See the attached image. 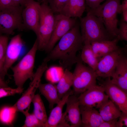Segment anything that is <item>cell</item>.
<instances>
[{
	"label": "cell",
	"instance_id": "6da1fadb",
	"mask_svg": "<svg viewBox=\"0 0 127 127\" xmlns=\"http://www.w3.org/2000/svg\"><path fill=\"white\" fill-rule=\"evenodd\" d=\"M59 40L44 59L48 62L58 60L63 67L69 69L77 62V53L83 45L79 25L76 23Z\"/></svg>",
	"mask_w": 127,
	"mask_h": 127
},
{
	"label": "cell",
	"instance_id": "7a4b0ae2",
	"mask_svg": "<svg viewBox=\"0 0 127 127\" xmlns=\"http://www.w3.org/2000/svg\"><path fill=\"white\" fill-rule=\"evenodd\" d=\"M121 0H106L94 9L88 8V12L100 19L107 30L113 38L118 35L117 14L122 13Z\"/></svg>",
	"mask_w": 127,
	"mask_h": 127
},
{
	"label": "cell",
	"instance_id": "3957f363",
	"mask_svg": "<svg viewBox=\"0 0 127 127\" xmlns=\"http://www.w3.org/2000/svg\"><path fill=\"white\" fill-rule=\"evenodd\" d=\"M80 18L81 33L83 43L114 38L109 33L101 20L95 15L88 12L86 16Z\"/></svg>",
	"mask_w": 127,
	"mask_h": 127
},
{
	"label": "cell",
	"instance_id": "277c9868",
	"mask_svg": "<svg viewBox=\"0 0 127 127\" xmlns=\"http://www.w3.org/2000/svg\"><path fill=\"white\" fill-rule=\"evenodd\" d=\"M38 42L36 40L33 46L28 52L11 69L17 87L23 88L24 85L28 79L31 80L34 75L33 69L36 55L38 50Z\"/></svg>",
	"mask_w": 127,
	"mask_h": 127
},
{
	"label": "cell",
	"instance_id": "5b68a950",
	"mask_svg": "<svg viewBox=\"0 0 127 127\" xmlns=\"http://www.w3.org/2000/svg\"><path fill=\"white\" fill-rule=\"evenodd\" d=\"M54 13L48 4L42 2L41 4L39 24L36 35L40 50H45L50 40L55 24Z\"/></svg>",
	"mask_w": 127,
	"mask_h": 127
},
{
	"label": "cell",
	"instance_id": "8992f818",
	"mask_svg": "<svg viewBox=\"0 0 127 127\" xmlns=\"http://www.w3.org/2000/svg\"><path fill=\"white\" fill-rule=\"evenodd\" d=\"M73 74L72 86L76 94H81L96 84L97 77L95 71L85 65L79 59Z\"/></svg>",
	"mask_w": 127,
	"mask_h": 127
},
{
	"label": "cell",
	"instance_id": "52a82bcc",
	"mask_svg": "<svg viewBox=\"0 0 127 127\" xmlns=\"http://www.w3.org/2000/svg\"><path fill=\"white\" fill-rule=\"evenodd\" d=\"M22 7L14 5L0 11V33L12 35L16 29L23 28L22 17Z\"/></svg>",
	"mask_w": 127,
	"mask_h": 127
},
{
	"label": "cell",
	"instance_id": "ba28073f",
	"mask_svg": "<svg viewBox=\"0 0 127 127\" xmlns=\"http://www.w3.org/2000/svg\"><path fill=\"white\" fill-rule=\"evenodd\" d=\"M48 61L44 59L37 69L32 81L27 89L23 93L21 97L13 105L17 112H22L30 107L32 99L38 88L42 75L48 68Z\"/></svg>",
	"mask_w": 127,
	"mask_h": 127
},
{
	"label": "cell",
	"instance_id": "9c48e42d",
	"mask_svg": "<svg viewBox=\"0 0 127 127\" xmlns=\"http://www.w3.org/2000/svg\"><path fill=\"white\" fill-rule=\"evenodd\" d=\"M78 98L80 106L95 109H98L109 98L103 87L97 84L81 94Z\"/></svg>",
	"mask_w": 127,
	"mask_h": 127
},
{
	"label": "cell",
	"instance_id": "30bf717a",
	"mask_svg": "<svg viewBox=\"0 0 127 127\" xmlns=\"http://www.w3.org/2000/svg\"><path fill=\"white\" fill-rule=\"evenodd\" d=\"M66 104V109L63 113L62 119L59 127L81 126V116L78 97L71 95L68 97Z\"/></svg>",
	"mask_w": 127,
	"mask_h": 127
},
{
	"label": "cell",
	"instance_id": "8fae6325",
	"mask_svg": "<svg viewBox=\"0 0 127 127\" xmlns=\"http://www.w3.org/2000/svg\"><path fill=\"white\" fill-rule=\"evenodd\" d=\"M54 28L50 40L45 51L49 53L57 42L76 24L74 18L68 17L60 14L55 15Z\"/></svg>",
	"mask_w": 127,
	"mask_h": 127
},
{
	"label": "cell",
	"instance_id": "7c38bea8",
	"mask_svg": "<svg viewBox=\"0 0 127 127\" xmlns=\"http://www.w3.org/2000/svg\"><path fill=\"white\" fill-rule=\"evenodd\" d=\"M40 5L38 2L30 0L22 8V17L24 30L33 31L37 33L40 20Z\"/></svg>",
	"mask_w": 127,
	"mask_h": 127
},
{
	"label": "cell",
	"instance_id": "4fadbf2b",
	"mask_svg": "<svg viewBox=\"0 0 127 127\" xmlns=\"http://www.w3.org/2000/svg\"><path fill=\"white\" fill-rule=\"evenodd\" d=\"M122 50L120 48L99 59L95 71L97 77L106 78L112 77L118 62L122 55Z\"/></svg>",
	"mask_w": 127,
	"mask_h": 127
},
{
	"label": "cell",
	"instance_id": "5bb4252c",
	"mask_svg": "<svg viewBox=\"0 0 127 127\" xmlns=\"http://www.w3.org/2000/svg\"><path fill=\"white\" fill-rule=\"evenodd\" d=\"M24 45L21 36L18 34L13 37L8 43L3 67L0 77L4 80L8 70L17 60Z\"/></svg>",
	"mask_w": 127,
	"mask_h": 127
},
{
	"label": "cell",
	"instance_id": "9a60e30c",
	"mask_svg": "<svg viewBox=\"0 0 127 127\" xmlns=\"http://www.w3.org/2000/svg\"><path fill=\"white\" fill-rule=\"evenodd\" d=\"M106 79L100 85L106 94L122 112L127 113V93L112 83L110 77Z\"/></svg>",
	"mask_w": 127,
	"mask_h": 127
},
{
	"label": "cell",
	"instance_id": "2e32d148",
	"mask_svg": "<svg viewBox=\"0 0 127 127\" xmlns=\"http://www.w3.org/2000/svg\"><path fill=\"white\" fill-rule=\"evenodd\" d=\"M111 77L112 83L127 93V59L123 55Z\"/></svg>",
	"mask_w": 127,
	"mask_h": 127
},
{
	"label": "cell",
	"instance_id": "e0dca14e",
	"mask_svg": "<svg viewBox=\"0 0 127 127\" xmlns=\"http://www.w3.org/2000/svg\"><path fill=\"white\" fill-rule=\"evenodd\" d=\"M119 40L117 36L112 40L96 41L91 43V47L99 60L103 56L119 49L117 44Z\"/></svg>",
	"mask_w": 127,
	"mask_h": 127
},
{
	"label": "cell",
	"instance_id": "ac0fdd59",
	"mask_svg": "<svg viewBox=\"0 0 127 127\" xmlns=\"http://www.w3.org/2000/svg\"><path fill=\"white\" fill-rule=\"evenodd\" d=\"M79 107L82 127H99L104 121L98 111L96 109Z\"/></svg>",
	"mask_w": 127,
	"mask_h": 127
},
{
	"label": "cell",
	"instance_id": "d6986e66",
	"mask_svg": "<svg viewBox=\"0 0 127 127\" xmlns=\"http://www.w3.org/2000/svg\"><path fill=\"white\" fill-rule=\"evenodd\" d=\"M72 94V91L70 90L61 98L56 106L52 109L45 127H59L62 118L64 107L68 97Z\"/></svg>",
	"mask_w": 127,
	"mask_h": 127
},
{
	"label": "cell",
	"instance_id": "ffe728a7",
	"mask_svg": "<svg viewBox=\"0 0 127 127\" xmlns=\"http://www.w3.org/2000/svg\"><path fill=\"white\" fill-rule=\"evenodd\" d=\"M86 5L85 0H69L59 13L68 17L80 18Z\"/></svg>",
	"mask_w": 127,
	"mask_h": 127
},
{
	"label": "cell",
	"instance_id": "44dd1931",
	"mask_svg": "<svg viewBox=\"0 0 127 127\" xmlns=\"http://www.w3.org/2000/svg\"><path fill=\"white\" fill-rule=\"evenodd\" d=\"M38 89L41 94L47 99L49 103L50 108L52 109L55 104L60 101L56 86L50 82L40 83Z\"/></svg>",
	"mask_w": 127,
	"mask_h": 127
},
{
	"label": "cell",
	"instance_id": "7402d4cb",
	"mask_svg": "<svg viewBox=\"0 0 127 127\" xmlns=\"http://www.w3.org/2000/svg\"><path fill=\"white\" fill-rule=\"evenodd\" d=\"M99 112L104 121L119 118L122 112L111 100L108 99L98 108Z\"/></svg>",
	"mask_w": 127,
	"mask_h": 127
},
{
	"label": "cell",
	"instance_id": "603a6c76",
	"mask_svg": "<svg viewBox=\"0 0 127 127\" xmlns=\"http://www.w3.org/2000/svg\"><path fill=\"white\" fill-rule=\"evenodd\" d=\"M73 73L69 69H66L56 85L59 98L61 99L70 90L73 83Z\"/></svg>",
	"mask_w": 127,
	"mask_h": 127
},
{
	"label": "cell",
	"instance_id": "cb8c5ba5",
	"mask_svg": "<svg viewBox=\"0 0 127 127\" xmlns=\"http://www.w3.org/2000/svg\"><path fill=\"white\" fill-rule=\"evenodd\" d=\"M83 44L81 49V60L95 71L99 60L93 52L91 43L86 42Z\"/></svg>",
	"mask_w": 127,
	"mask_h": 127
},
{
	"label": "cell",
	"instance_id": "d4e9b609",
	"mask_svg": "<svg viewBox=\"0 0 127 127\" xmlns=\"http://www.w3.org/2000/svg\"><path fill=\"white\" fill-rule=\"evenodd\" d=\"M32 103L34 107L33 113L45 127L48 117L44 105L40 95L35 94Z\"/></svg>",
	"mask_w": 127,
	"mask_h": 127
},
{
	"label": "cell",
	"instance_id": "484cf974",
	"mask_svg": "<svg viewBox=\"0 0 127 127\" xmlns=\"http://www.w3.org/2000/svg\"><path fill=\"white\" fill-rule=\"evenodd\" d=\"M17 112L13 105L3 107L0 110V121L7 125L12 126Z\"/></svg>",
	"mask_w": 127,
	"mask_h": 127
},
{
	"label": "cell",
	"instance_id": "4316f807",
	"mask_svg": "<svg viewBox=\"0 0 127 127\" xmlns=\"http://www.w3.org/2000/svg\"><path fill=\"white\" fill-rule=\"evenodd\" d=\"M30 107L22 113L25 117V120L23 127H44V125L37 119L34 114L29 112Z\"/></svg>",
	"mask_w": 127,
	"mask_h": 127
},
{
	"label": "cell",
	"instance_id": "83f0119b",
	"mask_svg": "<svg viewBox=\"0 0 127 127\" xmlns=\"http://www.w3.org/2000/svg\"><path fill=\"white\" fill-rule=\"evenodd\" d=\"M8 41L7 36L0 35V75L4 65Z\"/></svg>",
	"mask_w": 127,
	"mask_h": 127
},
{
	"label": "cell",
	"instance_id": "f1b7e54d",
	"mask_svg": "<svg viewBox=\"0 0 127 127\" xmlns=\"http://www.w3.org/2000/svg\"><path fill=\"white\" fill-rule=\"evenodd\" d=\"M23 88H13L9 87H0V98L20 94L23 92Z\"/></svg>",
	"mask_w": 127,
	"mask_h": 127
},
{
	"label": "cell",
	"instance_id": "f546056e",
	"mask_svg": "<svg viewBox=\"0 0 127 127\" xmlns=\"http://www.w3.org/2000/svg\"><path fill=\"white\" fill-rule=\"evenodd\" d=\"M69 0H48L47 3L54 13H59Z\"/></svg>",
	"mask_w": 127,
	"mask_h": 127
},
{
	"label": "cell",
	"instance_id": "4dcf8cb0",
	"mask_svg": "<svg viewBox=\"0 0 127 127\" xmlns=\"http://www.w3.org/2000/svg\"><path fill=\"white\" fill-rule=\"evenodd\" d=\"M118 36L119 40L127 41V23L123 20L121 21L118 28Z\"/></svg>",
	"mask_w": 127,
	"mask_h": 127
},
{
	"label": "cell",
	"instance_id": "1f68e13d",
	"mask_svg": "<svg viewBox=\"0 0 127 127\" xmlns=\"http://www.w3.org/2000/svg\"><path fill=\"white\" fill-rule=\"evenodd\" d=\"M127 127V113L122 112L117 121L116 127Z\"/></svg>",
	"mask_w": 127,
	"mask_h": 127
},
{
	"label": "cell",
	"instance_id": "d6a6232c",
	"mask_svg": "<svg viewBox=\"0 0 127 127\" xmlns=\"http://www.w3.org/2000/svg\"><path fill=\"white\" fill-rule=\"evenodd\" d=\"M106 0H85V3L88 8L91 9H94L99 7L101 3Z\"/></svg>",
	"mask_w": 127,
	"mask_h": 127
},
{
	"label": "cell",
	"instance_id": "836d02e7",
	"mask_svg": "<svg viewBox=\"0 0 127 127\" xmlns=\"http://www.w3.org/2000/svg\"><path fill=\"white\" fill-rule=\"evenodd\" d=\"M14 5L13 0H0V11Z\"/></svg>",
	"mask_w": 127,
	"mask_h": 127
},
{
	"label": "cell",
	"instance_id": "e575fe53",
	"mask_svg": "<svg viewBox=\"0 0 127 127\" xmlns=\"http://www.w3.org/2000/svg\"><path fill=\"white\" fill-rule=\"evenodd\" d=\"M118 118L112 120L103 121L99 127H116V123Z\"/></svg>",
	"mask_w": 127,
	"mask_h": 127
},
{
	"label": "cell",
	"instance_id": "d590c367",
	"mask_svg": "<svg viewBox=\"0 0 127 127\" xmlns=\"http://www.w3.org/2000/svg\"><path fill=\"white\" fill-rule=\"evenodd\" d=\"M30 0H13V1L15 5L20 6L22 8L27 2Z\"/></svg>",
	"mask_w": 127,
	"mask_h": 127
},
{
	"label": "cell",
	"instance_id": "8d00e7d4",
	"mask_svg": "<svg viewBox=\"0 0 127 127\" xmlns=\"http://www.w3.org/2000/svg\"><path fill=\"white\" fill-rule=\"evenodd\" d=\"M122 12L127 11V0H123L121 4Z\"/></svg>",
	"mask_w": 127,
	"mask_h": 127
},
{
	"label": "cell",
	"instance_id": "74e56055",
	"mask_svg": "<svg viewBox=\"0 0 127 127\" xmlns=\"http://www.w3.org/2000/svg\"><path fill=\"white\" fill-rule=\"evenodd\" d=\"M8 87L7 83L4 80L0 79V87Z\"/></svg>",
	"mask_w": 127,
	"mask_h": 127
},
{
	"label": "cell",
	"instance_id": "f35d334b",
	"mask_svg": "<svg viewBox=\"0 0 127 127\" xmlns=\"http://www.w3.org/2000/svg\"><path fill=\"white\" fill-rule=\"evenodd\" d=\"M48 0H42V2H44L47 3V2Z\"/></svg>",
	"mask_w": 127,
	"mask_h": 127
},
{
	"label": "cell",
	"instance_id": "ab89813d",
	"mask_svg": "<svg viewBox=\"0 0 127 127\" xmlns=\"http://www.w3.org/2000/svg\"><path fill=\"white\" fill-rule=\"evenodd\" d=\"M2 35V34H1L0 33V35Z\"/></svg>",
	"mask_w": 127,
	"mask_h": 127
}]
</instances>
